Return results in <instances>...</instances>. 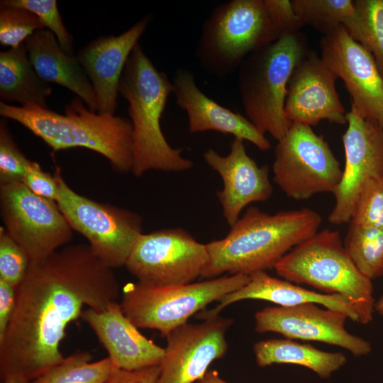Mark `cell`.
<instances>
[{
	"label": "cell",
	"instance_id": "cell-1",
	"mask_svg": "<svg viewBox=\"0 0 383 383\" xmlns=\"http://www.w3.org/2000/svg\"><path fill=\"white\" fill-rule=\"evenodd\" d=\"M119 293L113 269L89 245H67L30 263L0 341L1 382L9 377L33 382L60 363L68 325L81 317L84 306L103 311Z\"/></svg>",
	"mask_w": 383,
	"mask_h": 383
},
{
	"label": "cell",
	"instance_id": "cell-2",
	"mask_svg": "<svg viewBox=\"0 0 383 383\" xmlns=\"http://www.w3.org/2000/svg\"><path fill=\"white\" fill-rule=\"evenodd\" d=\"M321 222L318 213L306 208L270 214L251 206L226 237L206 244L209 258L201 277L250 276L274 268L292 249L316 233Z\"/></svg>",
	"mask_w": 383,
	"mask_h": 383
},
{
	"label": "cell",
	"instance_id": "cell-3",
	"mask_svg": "<svg viewBox=\"0 0 383 383\" xmlns=\"http://www.w3.org/2000/svg\"><path fill=\"white\" fill-rule=\"evenodd\" d=\"M74 97L65 114L38 106H15L0 101V114L16 121L41 138L54 151L81 147L108 159L120 173L132 170L133 126L130 119L96 113Z\"/></svg>",
	"mask_w": 383,
	"mask_h": 383
},
{
	"label": "cell",
	"instance_id": "cell-4",
	"mask_svg": "<svg viewBox=\"0 0 383 383\" xmlns=\"http://www.w3.org/2000/svg\"><path fill=\"white\" fill-rule=\"evenodd\" d=\"M173 83L158 70L138 43L123 69L118 92L128 103L133 126L132 173L142 176L149 170L182 172L193 162L184 157L182 149L173 148L160 126V118Z\"/></svg>",
	"mask_w": 383,
	"mask_h": 383
},
{
	"label": "cell",
	"instance_id": "cell-5",
	"mask_svg": "<svg viewBox=\"0 0 383 383\" xmlns=\"http://www.w3.org/2000/svg\"><path fill=\"white\" fill-rule=\"evenodd\" d=\"M309 52L305 36L296 32L251 52L238 69L246 117L260 132L270 133L277 141L292 123L284 112L289 78Z\"/></svg>",
	"mask_w": 383,
	"mask_h": 383
},
{
	"label": "cell",
	"instance_id": "cell-6",
	"mask_svg": "<svg viewBox=\"0 0 383 383\" xmlns=\"http://www.w3.org/2000/svg\"><path fill=\"white\" fill-rule=\"evenodd\" d=\"M274 269L291 282L344 296L354 309L358 323L372 320L375 301L372 282L353 262L338 231H318L287 253Z\"/></svg>",
	"mask_w": 383,
	"mask_h": 383
},
{
	"label": "cell",
	"instance_id": "cell-7",
	"mask_svg": "<svg viewBox=\"0 0 383 383\" xmlns=\"http://www.w3.org/2000/svg\"><path fill=\"white\" fill-rule=\"evenodd\" d=\"M279 38L264 0H231L214 8L204 21L196 56L204 70L223 79L251 52Z\"/></svg>",
	"mask_w": 383,
	"mask_h": 383
},
{
	"label": "cell",
	"instance_id": "cell-8",
	"mask_svg": "<svg viewBox=\"0 0 383 383\" xmlns=\"http://www.w3.org/2000/svg\"><path fill=\"white\" fill-rule=\"evenodd\" d=\"M233 274L187 284L156 286L137 281L123 289L121 309L138 328L154 329L166 337L210 303L220 301L248 282Z\"/></svg>",
	"mask_w": 383,
	"mask_h": 383
},
{
	"label": "cell",
	"instance_id": "cell-9",
	"mask_svg": "<svg viewBox=\"0 0 383 383\" xmlns=\"http://www.w3.org/2000/svg\"><path fill=\"white\" fill-rule=\"evenodd\" d=\"M58 184V207L72 230L84 235L93 253L111 269L125 266L143 234L139 214L90 199L70 188L60 167L54 172Z\"/></svg>",
	"mask_w": 383,
	"mask_h": 383
},
{
	"label": "cell",
	"instance_id": "cell-10",
	"mask_svg": "<svg viewBox=\"0 0 383 383\" xmlns=\"http://www.w3.org/2000/svg\"><path fill=\"white\" fill-rule=\"evenodd\" d=\"M277 142L273 179L287 196L304 200L335 192L343 170L322 135L309 126L292 122Z\"/></svg>",
	"mask_w": 383,
	"mask_h": 383
},
{
	"label": "cell",
	"instance_id": "cell-11",
	"mask_svg": "<svg viewBox=\"0 0 383 383\" xmlns=\"http://www.w3.org/2000/svg\"><path fill=\"white\" fill-rule=\"evenodd\" d=\"M4 228L26 253L40 261L72 238V229L55 201L32 192L23 182L0 184Z\"/></svg>",
	"mask_w": 383,
	"mask_h": 383
},
{
	"label": "cell",
	"instance_id": "cell-12",
	"mask_svg": "<svg viewBox=\"0 0 383 383\" xmlns=\"http://www.w3.org/2000/svg\"><path fill=\"white\" fill-rule=\"evenodd\" d=\"M209 258L206 244L187 231L169 228L143 233L125 265L138 281L169 286L192 283Z\"/></svg>",
	"mask_w": 383,
	"mask_h": 383
},
{
	"label": "cell",
	"instance_id": "cell-13",
	"mask_svg": "<svg viewBox=\"0 0 383 383\" xmlns=\"http://www.w3.org/2000/svg\"><path fill=\"white\" fill-rule=\"evenodd\" d=\"M343 136L345 163L341 179L333 193L335 205L330 223L350 222L357 196L370 179L383 177V130L377 120L365 119L350 109Z\"/></svg>",
	"mask_w": 383,
	"mask_h": 383
},
{
	"label": "cell",
	"instance_id": "cell-14",
	"mask_svg": "<svg viewBox=\"0 0 383 383\" xmlns=\"http://www.w3.org/2000/svg\"><path fill=\"white\" fill-rule=\"evenodd\" d=\"M320 48L322 60L345 83L350 109L363 118L377 120L383 111V79L371 53L343 25L323 35Z\"/></svg>",
	"mask_w": 383,
	"mask_h": 383
},
{
	"label": "cell",
	"instance_id": "cell-15",
	"mask_svg": "<svg viewBox=\"0 0 383 383\" xmlns=\"http://www.w3.org/2000/svg\"><path fill=\"white\" fill-rule=\"evenodd\" d=\"M200 323H185L167 336L165 355L155 383H193L203 378L210 365L223 357L226 334L233 323L219 316Z\"/></svg>",
	"mask_w": 383,
	"mask_h": 383
},
{
	"label": "cell",
	"instance_id": "cell-16",
	"mask_svg": "<svg viewBox=\"0 0 383 383\" xmlns=\"http://www.w3.org/2000/svg\"><path fill=\"white\" fill-rule=\"evenodd\" d=\"M348 316L340 311L321 309L307 303L292 307L270 306L255 314V330L274 332L286 338L318 341L340 347L355 357L372 350L367 340L349 333L345 326Z\"/></svg>",
	"mask_w": 383,
	"mask_h": 383
},
{
	"label": "cell",
	"instance_id": "cell-17",
	"mask_svg": "<svg viewBox=\"0 0 383 383\" xmlns=\"http://www.w3.org/2000/svg\"><path fill=\"white\" fill-rule=\"evenodd\" d=\"M337 78L321 57L309 52L289 78L284 104L287 118L309 126L321 120L347 123V112L335 88Z\"/></svg>",
	"mask_w": 383,
	"mask_h": 383
},
{
	"label": "cell",
	"instance_id": "cell-18",
	"mask_svg": "<svg viewBox=\"0 0 383 383\" xmlns=\"http://www.w3.org/2000/svg\"><path fill=\"white\" fill-rule=\"evenodd\" d=\"M244 140L234 138L228 155L213 149L204 153L206 162L221 177L223 189L217 192L223 216L233 226L248 205L268 200L273 188L267 165L258 166L246 152Z\"/></svg>",
	"mask_w": 383,
	"mask_h": 383
},
{
	"label": "cell",
	"instance_id": "cell-19",
	"mask_svg": "<svg viewBox=\"0 0 383 383\" xmlns=\"http://www.w3.org/2000/svg\"><path fill=\"white\" fill-rule=\"evenodd\" d=\"M150 21L147 16L119 35L99 37L76 55L93 87L98 113L114 115L123 69Z\"/></svg>",
	"mask_w": 383,
	"mask_h": 383
},
{
	"label": "cell",
	"instance_id": "cell-20",
	"mask_svg": "<svg viewBox=\"0 0 383 383\" xmlns=\"http://www.w3.org/2000/svg\"><path fill=\"white\" fill-rule=\"evenodd\" d=\"M81 318L94 331L115 367L133 371L160 365L165 348L144 336L117 301L103 311L83 310Z\"/></svg>",
	"mask_w": 383,
	"mask_h": 383
},
{
	"label": "cell",
	"instance_id": "cell-21",
	"mask_svg": "<svg viewBox=\"0 0 383 383\" xmlns=\"http://www.w3.org/2000/svg\"><path fill=\"white\" fill-rule=\"evenodd\" d=\"M172 83L177 104L186 111L191 133L215 131L248 140L262 151L270 149L271 145L265 134L247 117L206 96L196 85L191 71L177 70Z\"/></svg>",
	"mask_w": 383,
	"mask_h": 383
},
{
	"label": "cell",
	"instance_id": "cell-22",
	"mask_svg": "<svg viewBox=\"0 0 383 383\" xmlns=\"http://www.w3.org/2000/svg\"><path fill=\"white\" fill-rule=\"evenodd\" d=\"M247 299L267 301L282 307L313 303L343 312L348 318L358 323L354 309L344 296L338 294H321L309 290L286 279L272 277L266 272L250 275L247 284L224 296L215 308L200 311L196 317L201 320L216 318L230 304Z\"/></svg>",
	"mask_w": 383,
	"mask_h": 383
},
{
	"label": "cell",
	"instance_id": "cell-23",
	"mask_svg": "<svg viewBox=\"0 0 383 383\" xmlns=\"http://www.w3.org/2000/svg\"><path fill=\"white\" fill-rule=\"evenodd\" d=\"M25 44L33 67L43 80L68 89L81 98L90 111H97L96 97L84 68L75 55L62 50L50 30L35 31Z\"/></svg>",
	"mask_w": 383,
	"mask_h": 383
},
{
	"label": "cell",
	"instance_id": "cell-24",
	"mask_svg": "<svg viewBox=\"0 0 383 383\" xmlns=\"http://www.w3.org/2000/svg\"><path fill=\"white\" fill-rule=\"evenodd\" d=\"M51 92L50 84L43 80L33 67L25 42L0 52L1 101L48 109L46 98Z\"/></svg>",
	"mask_w": 383,
	"mask_h": 383
},
{
	"label": "cell",
	"instance_id": "cell-25",
	"mask_svg": "<svg viewBox=\"0 0 383 383\" xmlns=\"http://www.w3.org/2000/svg\"><path fill=\"white\" fill-rule=\"evenodd\" d=\"M253 352L260 367L273 364L297 365L312 370L321 379H328L347 362L343 353L326 352L289 338L260 340L254 344Z\"/></svg>",
	"mask_w": 383,
	"mask_h": 383
},
{
	"label": "cell",
	"instance_id": "cell-26",
	"mask_svg": "<svg viewBox=\"0 0 383 383\" xmlns=\"http://www.w3.org/2000/svg\"><path fill=\"white\" fill-rule=\"evenodd\" d=\"M292 4L303 26H311L323 35L340 25L350 34L358 22L353 1L292 0Z\"/></svg>",
	"mask_w": 383,
	"mask_h": 383
},
{
	"label": "cell",
	"instance_id": "cell-27",
	"mask_svg": "<svg viewBox=\"0 0 383 383\" xmlns=\"http://www.w3.org/2000/svg\"><path fill=\"white\" fill-rule=\"evenodd\" d=\"M344 247L359 271L372 280L383 277V229L350 223Z\"/></svg>",
	"mask_w": 383,
	"mask_h": 383
},
{
	"label": "cell",
	"instance_id": "cell-28",
	"mask_svg": "<svg viewBox=\"0 0 383 383\" xmlns=\"http://www.w3.org/2000/svg\"><path fill=\"white\" fill-rule=\"evenodd\" d=\"M91 359L89 352L74 353L32 383H106L113 367L111 360L109 357L96 362Z\"/></svg>",
	"mask_w": 383,
	"mask_h": 383
},
{
	"label": "cell",
	"instance_id": "cell-29",
	"mask_svg": "<svg viewBox=\"0 0 383 383\" xmlns=\"http://www.w3.org/2000/svg\"><path fill=\"white\" fill-rule=\"evenodd\" d=\"M359 21L351 37L372 55L383 79V0H355Z\"/></svg>",
	"mask_w": 383,
	"mask_h": 383
},
{
	"label": "cell",
	"instance_id": "cell-30",
	"mask_svg": "<svg viewBox=\"0 0 383 383\" xmlns=\"http://www.w3.org/2000/svg\"><path fill=\"white\" fill-rule=\"evenodd\" d=\"M44 27L34 13L21 7L0 4V43L3 46L17 48Z\"/></svg>",
	"mask_w": 383,
	"mask_h": 383
},
{
	"label": "cell",
	"instance_id": "cell-31",
	"mask_svg": "<svg viewBox=\"0 0 383 383\" xmlns=\"http://www.w3.org/2000/svg\"><path fill=\"white\" fill-rule=\"evenodd\" d=\"M350 223L383 229V177L369 179L356 199Z\"/></svg>",
	"mask_w": 383,
	"mask_h": 383
},
{
	"label": "cell",
	"instance_id": "cell-32",
	"mask_svg": "<svg viewBox=\"0 0 383 383\" xmlns=\"http://www.w3.org/2000/svg\"><path fill=\"white\" fill-rule=\"evenodd\" d=\"M0 4L21 7L34 13L55 35L62 50L74 55L73 38L62 23L55 0H3Z\"/></svg>",
	"mask_w": 383,
	"mask_h": 383
},
{
	"label": "cell",
	"instance_id": "cell-33",
	"mask_svg": "<svg viewBox=\"0 0 383 383\" xmlns=\"http://www.w3.org/2000/svg\"><path fill=\"white\" fill-rule=\"evenodd\" d=\"M31 162L19 150L5 120H1L0 184L22 182Z\"/></svg>",
	"mask_w": 383,
	"mask_h": 383
},
{
	"label": "cell",
	"instance_id": "cell-34",
	"mask_svg": "<svg viewBox=\"0 0 383 383\" xmlns=\"http://www.w3.org/2000/svg\"><path fill=\"white\" fill-rule=\"evenodd\" d=\"M30 265L24 250L0 228V279L14 287L23 280Z\"/></svg>",
	"mask_w": 383,
	"mask_h": 383
},
{
	"label": "cell",
	"instance_id": "cell-35",
	"mask_svg": "<svg viewBox=\"0 0 383 383\" xmlns=\"http://www.w3.org/2000/svg\"><path fill=\"white\" fill-rule=\"evenodd\" d=\"M271 23L279 38L298 32L303 26L289 0H264Z\"/></svg>",
	"mask_w": 383,
	"mask_h": 383
},
{
	"label": "cell",
	"instance_id": "cell-36",
	"mask_svg": "<svg viewBox=\"0 0 383 383\" xmlns=\"http://www.w3.org/2000/svg\"><path fill=\"white\" fill-rule=\"evenodd\" d=\"M32 192L57 202L59 184L55 176L45 172L39 164L32 161L22 182Z\"/></svg>",
	"mask_w": 383,
	"mask_h": 383
},
{
	"label": "cell",
	"instance_id": "cell-37",
	"mask_svg": "<svg viewBox=\"0 0 383 383\" xmlns=\"http://www.w3.org/2000/svg\"><path fill=\"white\" fill-rule=\"evenodd\" d=\"M160 372V366L128 371L113 367L106 383H155Z\"/></svg>",
	"mask_w": 383,
	"mask_h": 383
},
{
	"label": "cell",
	"instance_id": "cell-38",
	"mask_svg": "<svg viewBox=\"0 0 383 383\" xmlns=\"http://www.w3.org/2000/svg\"><path fill=\"white\" fill-rule=\"evenodd\" d=\"M16 302V288L0 279V341L12 318Z\"/></svg>",
	"mask_w": 383,
	"mask_h": 383
},
{
	"label": "cell",
	"instance_id": "cell-39",
	"mask_svg": "<svg viewBox=\"0 0 383 383\" xmlns=\"http://www.w3.org/2000/svg\"><path fill=\"white\" fill-rule=\"evenodd\" d=\"M196 383H228L222 379L215 370L208 371Z\"/></svg>",
	"mask_w": 383,
	"mask_h": 383
},
{
	"label": "cell",
	"instance_id": "cell-40",
	"mask_svg": "<svg viewBox=\"0 0 383 383\" xmlns=\"http://www.w3.org/2000/svg\"><path fill=\"white\" fill-rule=\"evenodd\" d=\"M1 383H32V382L22 377H9L1 381Z\"/></svg>",
	"mask_w": 383,
	"mask_h": 383
},
{
	"label": "cell",
	"instance_id": "cell-41",
	"mask_svg": "<svg viewBox=\"0 0 383 383\" xmlns=\"http://www.w3.org/2000/svg\"><path fill=\"white\" fill-rule=\"evenodd\" d=\"M374 311L383 316V296H382L374 304Z\"/></svg>",
	"mask_w": 383,
	"mask_h": 383
},
{
	"label": "cell",
	"instance_id": "cell-42",
	"mask_svg": "<svg viewBox=\"0 0 383 383\" xmlns=\"http://www.w3.org/2000/svg\"><path fill=\"white\" fill-rule=\"evenodd\" d=\"M377 121L383 130V111L379 114Z\"/></svg>",
	"mask_w": 383,
	"mask_h": 383
}]
</instances>
